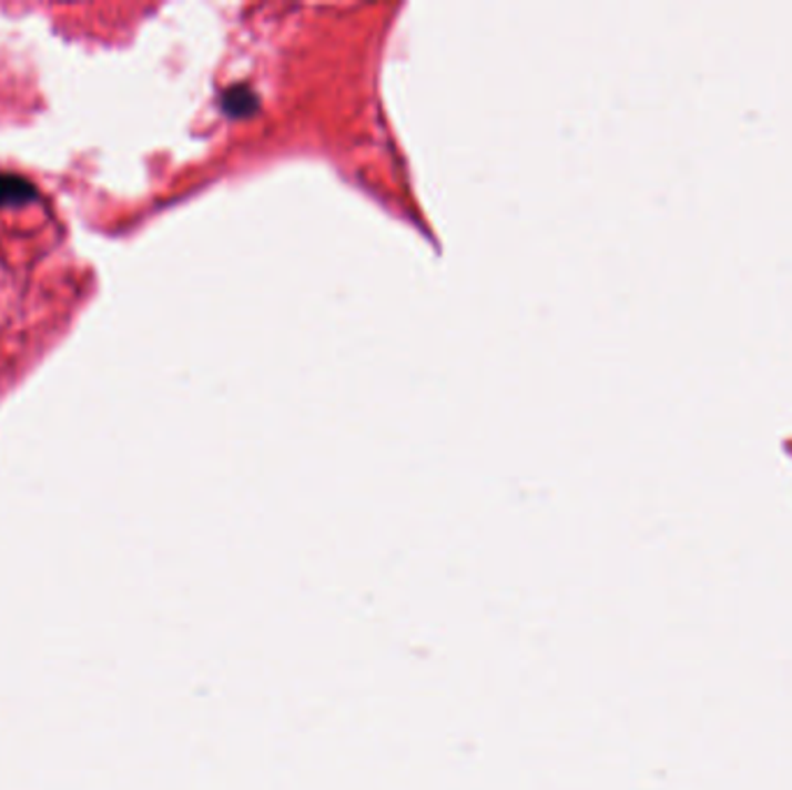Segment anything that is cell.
I'll use <instances>...</instances> for the list:
<instances>
[{
    "instance_id": "cell-1",
    "label": "cell",
    "mask_w": 792,
    "mask_h": 790,
    "mask_svg": "<svg viewBox=\"0 0 792 790\" xmlns=\"http://www.w3.org/2000/svg\"><path fill=\"white\" fill-rule=\"evenodd\" d=\"M40 198L35 183L14 172H0V206H23Z\"/></svg>"
}]
</instances>
